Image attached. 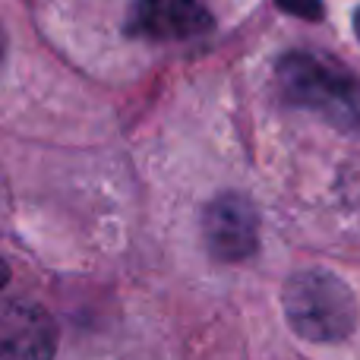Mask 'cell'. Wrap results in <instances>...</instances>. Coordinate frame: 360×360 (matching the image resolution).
<instances>
[{"mask_svg": "<svg viewBox=\"0 0 360 360\" xmlns=\"http://www.w3.org/2000/svg\"><path fill=\"white\" fill-rule=\"evenodd\" d=\"M212 29V13L202 0H136L127 19L133 38L149 41H184Z\"/></svg>", "mask_w": 360, "mask_h": 360, "instance_id": "cell-5", "label": "cell"}, {"mask_svg": "<svg viewBox=\"0 0 360 360\" xmlns=\"http://www.w3.org/2000/svg\"><path fill=\"white\" fill-rule=\"evenodd\" d=\"M6 281H10V266H6V262L0 259V288H4Z\"/></svg>", "mask_w": 360, "mask_h": 360, "instance_id": "cell-7", "label": "cell"}, {"mask_svg": "<svg viewBox=\"0 0 360 360\" xmlns=\"http://www.w3.org/2000/svg\"><path fill=\"white\" fill-rule=\"evenodd\" d=\"M278 89L291 105L326 117L332 127L360 130V79L345 63L323 54H294L278 60Z\"/></svg>", "mask_w": 360, "mask_h": 360, "instance_id": "cell-1", "label": "cell"}, {"mask_svg": "<svg viewBox=\"0 0 360 360\" xmlns=\"http://www.w3.org/2000/svg\"><path fill=\"white\" fill-rule=\"evenodd\" d=\"M57 326L32 300H0V360H54Z\"/></svg>", "mask_w": 360, "mask_h": 360, "instance_id": "cell-4", "label": "cell"}, {"mask_svg": "<svg viewBox=\"0 0 360 360\" xmlns=\"http://www.w3.org/2000/svg\"><path fill=\"white\" fill-rule=\"evenodd\" d=\"M285 319L304 342H342L357 326L354 291L338 275L323 269H307L285 281L281 291Z\"/></svg>", "mask_w": 360, "mask_h": 360, "instance_id": "cell-2", "label": "cell"}, {"mask_svg": "<svg viewBox=\"0 0 360 360\" xmlns=\"http://www.w3.org/2000/svg\"><path fill=\"white\" fill-rule=\"evenodd\" d=\"M275 4H278L285 13H291V16L307 19V22L323 19V4H319V0H275Z\"/></svg>", "mask_w": 360, "mask_h": 360, "instance_id": "cell-6", "label": "cell"}, {"mask_svg": "<svg viewBox=\"0 0 360 360\" xmlns=\"http://www.w3.org/2000/svg\"><path fill=\"white\" fill-rule=\"evenodd\" d=\"M354 32H357V38H360V10L354 13Z\"/></svg>", "mask_w": 360, "mask_h": 360, "instance_id": "cell-8", "label": "cell"}, {"mask_svg": "<svg viewBox=\"0 0 360 360\" xmlns=\"http://www.w3.org/2000/svg\"><path fill=\"white\" fill-rule=\"evenodd\" d=\"M202 237L218 262H243L259 247V218L247 196L221 193L205 205Z\"/></svg>", "mask_w": 360, "mask_h": 360, "instance_id": "cell-3", "label": "cell"}, {"mask_svg": "<svg viewBox=\"0 0 360 360\" xmlns=\"http://www.w3.org/2000/svg\"><path fill=\"white\" fill-rule=\"evenodd\" d=\"M0 60H4V32H0Z\"/></svg>", "mask_w": 360, "mask_h": 360, "instance_id": "cell-9", "label": "cell"}]
</instances>
